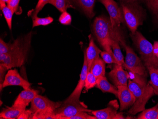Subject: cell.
Returning <instances> with one entry per match:
<instances>
[{"label": "cell", "instance_id": "f546056e", "mask_svg": "<svg viewBox=\"0 0 158 119\" xmlns=\"http://www.w3.org/2000/svg\"><path fill=\"white\" fill-rule=\"evenodd\" d=\"M49 4L55 6L60 12H64L66 11V0H50Z\"/></svg>", "mask_w": 158, "mask_h": 119}, {"label": "cell", "instance_id": "ab89813d", "mask_svg": "<svg viewBox=\"0 0 158 119\" xmlns=\"http://www.w3.org/2000/svg\"><path fill=\"white\" fill-rule=\"evenodd\" d=\"M122 1H137L138 0H121Z\"/></svg>", "mask_w": 158, "mask_h": 119}, {"label": "cell", "instance_id": "8fae6325", "mask_svg": "<svg viewBox=\"0 0 158 119\" xmlns=\"http://www.w3.org/2000/svg\"><path fill=\"white\" fill-rule=\"evenodd\" d=\"M108 75L114 86L117 87L119 86H128L129 74L127 72L124 70L122 66L114 64Z\"/></svg>", "mask_w": 158, "mask_h": 119}, {"label": "cell", "instance_id": "484cf974", "mask_svg": "<svg viewBox=\"0 0 158 119\" xmlns=\"http://www.w3.org/2000/svg\"><path fill=\"white\" fill-rule=\"evenodd\" d=\"M128 72L129 74V79L138 83L141 86H145L147 85V81L146 79V76L141 75L133 72Z\"/></svg>", "mask_w": 158, "mask_h": 119}, {"label": "cell", "instance_id": "277c9868", "mask_svg": "<svg viewBox=\"0 0 158 119\" xmlns=\"http://www.w3.org/2000/svg\"><path fill=\"white\" fill-rule=\"evenodd\" d=\"M131 37L146 68L153 67L158 69V58L153 53L152 44L138 31L135 33H131Z\"/></svg>", "mask_w": 158, "mask_h": 119}, {"label": "cell", "instance_id": "6da1fadb", "mask_svg": "<svg viewBox=\"0 0 158 119\" xmlns=\"http://www.w3.org/2000/svg\"><path fill=\"white\" fill-rule=\"evenodd\" d=\"M120 27L113 25L110 18L106 17L99 16L95 19L93 23L95 36L105 51L112 50L111 43L113 40L119 41L123 48L127 44Z\"/></svg>", "mask_w": 158, "mask_h": 119}, {"label": "cell", "instance_id": "9a60e30c", "mask_svg": "<svg viewBox=\"0 0 158 119\" xmlns=\"http://www.w3.org/2000/svg\"><path fill=\"white\" fill-rule=\"evenodd\" d=\"M89 45L84 53H85L87 60L88 71L89 72L92 63L97 58L99 57V54L102 51L96 45L91 35H89Z\"/></svg>", "mask_w": 158, "mask_h": 119}, {"label": "cell", "instance_id": "30bf717a", "mask_svg": "<svg viewBox=\"0 0 158 119\" xmlns=\"http://www.w3.org/2000/svg\"><path fill=\"white\" fill-rule=\"evenodd\" d=\"M31 83L22 78L16 69H10L5 74L4 81L1 86V91L9 86H19L24 90L30 89Z\"/></svg>", "mask_w": 158, "mask_h": 119}, {"label": "cell", "instance_id": "4dcf8cb0", "mask_svg": "<svg viewBox=\"0 0 158 119\" xmlns=\"http://www.w3.org/2000/svg\"><path fill=\"white\" fill-rule=\"evenodd\" d=\"M50 1V0H39L35 9L33 11L31 15L32 18L37 17L38 13L42 10L47 3H49Z\"/></svg>", "mask_w": 158, "mask_h": 119}, {"label": "cell", "instance_id": "d6a6232c", "mask_svg": "<svg viewBox=\"0 0 158 119\" xmlns=\"http://www.w3.org/2000/svg\"><path fill=\"white\" fill-rule=\"evenodd\" d=\"M11 43H6L2 39H0V54H6L10 51Z\"/></svg>", "mask_w": 158, "mask_h": 119}, {"label": "cell", "instance_id": "d6986e66", "mask_svg": "<svg viewBox=\"0 0 158 119\" xmlns=\"http://www.w3.org/2000/svg\"><path fill=\"white\" fill-rule=\"evenodd\" d=\"M90 72L95 76L96 79L105 76V62L102 58L98 57L92 63Z\"/></svg>", "mask_w": 158, "mask_h": 119}, {"label": "cell", "instance_id": "7a4b0ae2", "mask_svg": "<svg viewBox=\"0 0 158 119\" xmlns=\"http://www.w3.org/2000/svg\"><path fill=\"white\" fill-rule=\"evenodd\" d=\"M31 40V32L15 40L11 44V49L9 53L0 54V64L8 69L23 65L30 50Z\"/></svg>", "mask_w": 158, "mask_h": 119}, {"label": "cell", "instance_id": "5bb4252c", "mask_svg": "<svg viewBox=\"0 0 158 119\" xmlns=\"http://www.w3.org/2000/svg\"><path fill=\"white\" fill-rule=\"evenodd\" d=\"M91 113L97 119H126L122 113H118L113 104L102 110L92 111Z\"/></svg>", "mask_w": 158, "mask_h": 119}, {"label": "cell", "instance_id": "ffe728a7", "mask_svg": "<svg viewBox=\"0 0 158 119\" xmlns=\"http://www.w3.org/2000/svg\"><path fill=\"white\" fill-rule=\"evenodd\" d=\"M87 16L92 19L94 16V12L96 0H75Z\"/></svg>", "mask_w": 158, "mask_h": 119}, {"label": "cell", "instance_id": "3957f363", "mask_svg": "<svg viewBox=\"0 0 158 119\" xmlns=\"http://www.w3.org/2000/svg\"><path fill=\"white\" fill-rule=\"evenodd\" d=\"M128 87L135 98V102L129 110L128 113L131 115H135L145 110L147 102L155 94L150 83L145 86H141L129 79Z\"/></svg>", "mask_w": 158, "mask_h": 119}, {"label": "cell", "instance_id": "7402d4cb", "mask_svg": "<svg viewBox=\"0 0 158 119\" xmlns=\"http://www.w3.org/2000/svg\"><path fill=\"white\" fill-rule=\"evenodd\" d=\"M138 119H158V104L156 106L145 109L137 116Z\"/></svg>", "mask_w": 158, "mask_h": 119}, {"label": "cell", "instance_id": "2e32d148", "mask_svg": "<svg viewBox=\"0 0 158 119\" xmlns=\"http://www.w3.org/2000/svg\"><path fill=\"white\" fill-rule=\"evenodd\" d=\"M38 94L39 91L36 90L31 88L24 90L19 94L15 101H14L13 105L26 108Z\"/></svg>", "mask_w": 158, "mask_h": 119}, {"label": "cell", "instance_id": "4316f807", "mask_svg": "<svg viewBox=\"0 0 158 119\" xmlns=\"http://www.w3.org/2000/svg\"><path fill=\"white\" fill-rule=\"evenodd\" d=\"M100 56L104 61L105 62V63L118 64V61L114 55L112 49L109 51H105V50L102 51L100 53Z\"/></svg>", "mask_w": 158, "mask_h": 119}, {"label": "cell", "instance_id": "60d3db41", "mask_svg": "<svg viewBox=\"0 0 158 119\" xmlns=\"http://www.w3.org/2000/svg\"><path fill=\"white\" fill-rule=\"evenodd\" d=\"M0 1H1L4 2H6V3H7V2H8L9 0H0Z\"/></svg>", "mask_w": 158, "mask_h": 119}, {"label": "cell", "instance_id": "f35d334b", "mask_svg": "<svg viewBox=\"0 0 158 119\" xmlns=\"http://www.w3.org/2000/svg\"><path fill=\"white\" fill-rule=\"evenodd\" d=\"M6 2H4L1 1H0V9H1V10L4 7L6 6Z\"/></svg>", "mask_w": 158, "mask_h": 119}, {"label": "cell", "instance_id": "8d00e7d4", "mask_svg": "<svg viewBox=\"0 0 158 119\" xmlns=\"http://www.w3.org/2000/svg\"><path fill=\"white\" fill-rule=\"evenodd\" d=\"M7 70H8V69L7 67L3 66L2 65L0 64V72H1V74H0L1 83H0V85H2V83H3V81H4V78H5V74L7 71Z\"/></svg>", "mask_w": 158, "mask_h": 119}, {"label": "cell", "instance_id": "1f68e13d", "mask_svg": "<svg viewBox=\"0 0 158 119\" xmlns=\"http://www.w3.org/2000/svg\"><path fill=\"white\" fill-rule=\"evenodd\" d=\"M59 22L64 25H69L72 23V17L66 11L62 12L59 18Z\"/></svg>", "mask_w": 158, "mask_h": 119}, {"label": "cell", "instance_id": "5b68a950", "mask_svg": "<svg viewBox=\"0 0 158 119\" xmlns=\"http://www.w3.org/2000/svg\"><path fill=\"white\" fill-rule=\"evenodd\" d=\"M121 9L125 23L131 33H135L145 19L144 10L136 1H122Z\"/></svg>", "mask_w": 158, "mask_h": 119}, {"label": "cell", "instance_id": "cb8c5ba5", "mask_svg": "<svg viewBox=\"0 0 158 119\" xmlns=\"http://www.w3.org/2000/svg\"><path fill=\"white\" fill-rule=\"evenodd\" d=\"M143 1L158 23V0H143Z\"/></svg>", "mask_w": 158, "mask_h": 119}, {"label": "cell", "instance_id": "ac0fdd59", "mask_svg": "<svg viewBox=\"0 0 158 119\" xmlns=\"http://www.w3.org/2000/svg\"><path fill=\"white\" fill-rule=\"evenodd\" d=\"M96 87L100 90H102L103 93H111L118 97V88L111 84L108 81L105 76L100 77L97 79V84Z\"/></svg>", "mask_w": 158, "mask_h": 119}, {"label": "cell", "instance_id": "603a6c76", "mask_svg": "<svg viewBox=\"0 0 158 119\" xmlns=\"http://www.w3.org/2000/svg\"><path fill=\"white\" fill-rule=\"evenodd\" d=\"M149 71L151 78L150 83L153 87L155 95L158 96V69L149 67L147 68Z\"/></svg>", "mask_w": 158, "mask_h": 119}, {"label": "cell", "instance_id": "ba28073f", "mask_svg": "<svg viewBox=\"0 0 158 119\" xmlns=\"http://www.w3.org/2000/svg\"><path fill=\"white\" fill-rule=\"evenodd\" d=\"M62 103L51 101L46 97L38 95L31 103V110L33 114L50 113L59 108Z\"/></svg>", "mask_w": 158, "mask_h": 119}, {"label": "cell", "instance_id": "52a82bcc", "mask_svg": "<svg viewBox=\"0 0 158 119\" xmlns=\"http://www.w3.org/2000/svg\"><path fill=\"white\" fill-rule=\"evenodd\" d=\"M126 52L124 68L128 71L133 72L141 75L146 76V67L141 58L135 54L133 49L126 44L124 47Z\"/></svg>", "mask_w": 158, "mask_h": 119}, {"label": "cell", "instance_id": "d4e9b609", "mask_svg": "<svg viewBox=\"0 0 158 119\" xmlns=\"http://www.w3.org/2000/svg\"><path fill=\"white\" fill-rule=\"evenodd\" d=\"M33 28L40 26H47L54 21V19L50 16L45 18H39L38 16L32 18Z\"/></svg>", "mask_w": 158, "mask_h": 119}, {"label": "cell", "instance_id": "74e56055", "mask_svg": "<svg viewBox=\"0 0 158 119\" xmlns=\"http://www.w3.org/2000/svg\"><path fill=\"white\" fill-rule=\"evenodd\" d=\"M153 53L156 56V57L158 58V41H155L153 45Z\"/></svg>", "mask_w": 158, "mask_h": 119}, {"label": "cell", "instance_id": "8992f818", "mask_svg": "<svg viewBox=\"0 0 158 119\" xmlns=\"http://www.w3.org/2000/svg\"><path fill=\"white\" fill-rule=\"evenodd\" d=\"M82 112L90 113L92 110L88 109L87 106L80 101H65L55 110V113L58 119H69L70 117Z\"/></svg>", "mask_w": 158, "mask_h": 119}, {"label": "cell", "instance_id": "e0dca14e", "mask_svg": "<svg viewBox=\"0 0 158 119\" xmlns=\"http://www.w3.org/2000/svg\"><path fill=\"white\" fill-rule=\"evenodd\" d=\"M25 107L14 105L3 109L0 113V118L4 119H18L23 112L26 110Z\"/></svg>", "mask_w": 158, "mask_h": 119}, {"label": "cell", "instance_id": "9c48e42d", "mask_svg": "<svg viewBox=\"0 0 158 119\" xmlns=\"http://www.w3.org/2000/svg\"><path fill=\"white\" fill-rule=\"evenodd\" d=\"M107 10L113 25L120 27L121 24L125 22L121 8L114 0H98Z\"/></svg>", "mask_w": 158, "mask_h": 119}, {"label": "cell", "instance_id": "d590c367", "mask_svg": "<svg viewBox=\"0 0 158 119\" xmlns=\"http://www.w3.org/2000/svg\"><path fill=\"white\" fill-rule=\"evenodd\" d=\"M32 113V111L31 109L25 110L23 112V113L20 114V116L18 117V119H30V117H31Z\"/></svg>", "mask_w": 158, "mask_h": 119}, {"label": "cell", "instance_id": "83f0119b", "mask_svg": "<svg viewBox=\"0 0 158 119\" xmlns=\"http://www.w3.org/2000/svg\"><path fill=\"white\" fill-rule=\"evenodd\" d=\"M5 18L6 23L10 30L12 29V19L14 12L8 6L6 5L1 10Z\"/></svg>", "mask_w": 158, "mask_h": 119}, {"label": "cell", "instance_id": "7c38bea8", "mask_svg": "<svg viewBox=\"0 0 158 119\" xmlns=\"http://www.w3.org/2000/svg\"><path fill=\"white\" fill-rule=\"evenodd\" d=\"M118 96L120 107V111H123L132 107L135 102V98L128 86H119L117 87Z\"/></svg>", "mask_w": 158, "mask_h": 119}, {"label": "cell", "instance_id": "4fadbf2b", "mask_svg": "<svg viewBox=\"0 0 158 119\" xmlns=\"http://www.w3.org/2000/svg\"><path fill=\"white\" fill-rule=\"evenodd\" d=\"M88 73V63L86 55L84 53V61H83V66L81 73L80 80L78 82V85L74 90L73 93L65 100L67 102L69 101H80V97L81 95L82 89L85 86V80H86L87 75Z\"/></svg>", "mask_w": 158, "mask_h": 119}, {"label": "cell", "instance_id": "44dd1931", "mask_svg": "<svg viewBox=\"0 0 158 119\" xmlns=\"http://www.w3.org/2000/svg\"><path fill=\"white\" fill-rule=\"evenodd\" d=\"M111 47L114 55L118 61V65L122 66L124 67L125 66V62L124 60V56L122 53L120 47L119 41L117 40H113L111 43Z\"/></svg>", "mask_w": 158, "mask_h": 119}, {"label": "cell", "instance_id": "836d02e7", "mask_svg": "<svg viewBox=\"0 0 158 119\" xmlns=\"http://www.w3.org/2000/svg\"><path fill=\"white\" fill-rule=\"evenodd\" d=\"M89 113L82 112L77 113L76 115L70 117L69 119H97L94 115H89Z\"/></svg>", "mask_w": 158, "mask_h": 119}, {"label": "cell", "instance_id": "f1b7e54d", "mask_svg": "<svg viewBox=\"0 0 158 119\" xmlns=\"http://www.w3.org/2000/svg\"><path fill=\"white\" fill-rule=\"evenodd\" d=\"M97 84V79L91 72L88 73L87 78L85 80V90L87 91L90 89L96 87Z\"/></svg>", "mask_w": 158, "mask_h": 119}, {"label": "cell", "instance_id": "e575fe53", "mask_svg": "<svg viewBox=\"0 0 158 119\" xmlns=\"http://www.w3.org/2000/svg\"><path fill=\"white\" fill-rule=\"evenodd\" d=\"M20 0H9L7 2V6L9 7L14 13L17 12L19 10V5Z\"/></svg>", "mask_w": 158, "mask_h": 119}]
</instances>
